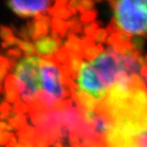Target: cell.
<instances>
[{
	"label": "cell",
	"mask_w": 147,
	"mask_h": 147,
	"mask_svg": "<svg viewBox=\"0 0 147 147\" xmlns=\"http://www.w3.org/2000/svg\"><path fill=\"white\" fill-rule=\"evenodd\" d=\"M7 7L19 17L29 18L36 17L49 10L54 5L55 2L52 1H20L12 0L5 3Z\"/></svg>",
	"instance_id": "277c9868"
},
{
	"label": "cell",
	"mask_w": 147,
	"mask_h": 147,
	"mask_svg": "<svg viewBox=\"0 0 147 147\" xmlns=\"http://www.w3.org/2000/svg\"><path fill=\"white\" fill-rule=\"evenodd\" d=\"M143 82H144V88H145V90H146V93H147V76L144 77V79H142Z\"/></svg>",
	"instance_id": "d6986e66"
},
{
	"label": "cell",
	"mask_w": 147,
	"mask_h": 147,
	"mask_svg": "<svg viewBox=\"0 0 147 147\" xmlns=\"http://www.w3.org/2000/svg\"><path fill=\"white\" fill-rule=\"evenodd\" d=\"M9 72V69L6 67L0 66V93L3 91L4 82L5 81V77Z\"/></svg>",
	"instance_id": "5bb4252c"
},
{
	"label": "cell",
	"mask_w": 147,
	"mask_h": 147,
	"mask_svg": "<svg viewBox=\"0 0 147 147\" xmlns=\"http://www.w3.org/2000/svg\"><path fill=\"white\" fill-rule=\"evenodd\" d=\"M4 90V98L6 103L16 104L20 101V93L16 86L15 77L13 75H9L7 78H5Z\"/></svg>",
	"instance_id": "ba28073f"
},
{
	"label": "cell",
	"mask_w": 147,
	"mask_h": 147,
	"mask_svg": "<svg viewBox=\"0 0 147 147\" xmlns=\"http://www.w3.org/2000/svg\"><path fill=\"white\" fill-rule=\"evenodd\" d=\"M113 20L110 24L126 36H142L147 33V0L111 1Z\"/></svg>",
	"instance_id": "6da1fadb"
},
{
	"label": "cell",
	"mask_w": 147,
	"mask_h": 147,
	"mask_svg": "<svg viewBox=\"0 0 147 147\" xmlns=\"http://www.w3.org/2000/svg\"><path fill=\"white\" fill-rule=\"evenodd\" d=\"M40 70L42 88L45 93L61 105L73 101L71 79L53 59L42 58Z\"/></svg>",
	"instance_id": "7a4b0ae2"
},
{
	"label": "cell",
	"mask_w": 147,
	"mask_h": 147,
	"mask_svg": "<svg viewBox=\"0 0 147 147\" xmlns=\"http://www.w3.org/2000/svg\"><path fill=\"white\" fill-rule=\"evenodd\" d=\"M96 16H97V12L95 10H91V11L82 13L81 20L82 22H85V23H90L94 22V20L96 19Z\"/></svg>",
	"instance_id": "7c38bea8"
},
{
	"label": "cell",
	"mask_w": 147,
	"mask_h": 147,
	"mask_svg": "<svg viewBox=\"0 0 147 147\" xmlns=\"http://www.w3.org/2000/svg\"><path fill=\"white\" fill-rule=\"evenodd\" d=\"M15 147H35L33 144H22V143H18Z\"/></svg>",
	"instance_id": "ac0fdd59"
},
{
	"label": "cell",
	"mask_w": 147,
	"mask_h": 147,
	"mask_svg": "<svg viewBox=\"0 0 147 147\" xmlns=\"http://www.w3.org/2000/svg\"><path fill=\"white\" fill-rule=\"evenodd\" d=\"M16 48H18L20 51L22 52V54L25 57H30L33 56L36 53L35 47L32 43H30L29 41H23L22 39L18 38L16 42Z\"/></svg>",
	"instance_id": "9c48e42d"
},
{
	"label": "cell",
	"mask_w": 147,
	"mask_h": 147,
	"mask_svg": "<svg viewBox=\"0 0 147 147\" xmlns=\"http://www.w3.org/2000/svg\"><path fill=\"white\" fill-rule=\"evenodd\" d=\"M60 37L51 32V36L41 37L35 42V51L43 58H52L61 47Z\"/></svg>",
	"instance_id": "5b68a950"
},
{
	"label": "cell",
	"mask_w": 147,
	"mask_h": 147,
	"mask_svg": "<svg viewBox=\"0 0 147 147\" xmlns=\"http://www.w3.org/2000/svg\"><path fill=\"white\" fill-rule=\"evenodd\" d=\"M144 63H145V66H147V54L145 55V57H144Z\"/></svg>",
	"instance_id": "ffe728a7"
},
{
	"label": "cell",
	"mask_w": 147,
	"mask_h": 147,
	"mask_svg": "<svg viewBox=\"0 0 147 147\" xmlns=\"http://www.w3.org/2000/svg\"><path fill=\"white\" fill-rule=\"evenodd\" d=\"M108 36V33L107 29L104 28H98L93 35L90 37L96 45H102L105 41L107 40V37Z\"/></svg>",
	"instance_id": "30bf717a"
},
{
	"label": "cell",
	"mask_w": 147,
	"mask_h": 147,
	"mask_svg": "<svg viewBox=\"0 0 147 147\" xmlns=\"http://www.w3.org/2000/svg\"><path fill=\"white\" fill-rule=\"evenodd\" d=\"M51 20L46 14H40L33 18L26 25L30 40H37L38 38L45 36L50 30Z\"/></svg>",
	"instance_id": "8992f818"
},
{
	"label": "cell",
	"mask_w": 147,
	"mask_h": 147,
	"mask_svg": "<svg viewBox=\"0 0 147 147\" xmlns=\"http://www.w3.org/2000/svg\"><path fill=\"white\" fill-rule=\"evenodd\" d=\"M13 129L5 121H0V131H8L10 132Z\"/></svg>",
	"instance_id": "2e32d148"
},
{
	"label": "cell",
	"mask_w": 147,
	"mask_h": 147,
	"mask_svg": "<svg viewBox=\"0 0 147 147\" xmlns=\"http://www.w3.org/2000/svg\"><path fill=\"white\" fill-rule=\"evenodd\" d=\"M12 111H13V108L11 106H10V104H8L6 102L0 103V113L10 115V113H12Z\"/></svg>",
	"instance_id": "9a60e30c"
},
{
	"label": "cell",
	"mask_w": 147,
	"mask_h": 147,
	"mask_svg": "<svg viewBox=\"0 0 147 147\" xmlns=\"http://www.w3.org/2000/svg\"><path fill=\"white\" fill-rule=\"evenodd\" d=\"M14 134L8 131H0V145H6L14 138Z\"/></svg>",
	"instance_id": "4fadbf2b"
},
{
	"label": "cell",
	"mask_w": 147,
	"mask_h": 147,
	"mask_svg": "<svg viewBox=\"0 0 147 147\" xmlns=\"http://www.w3.org/2000/svg\"><path fill=\"white\" fill-rule=\"evenodd\" d=\"M113 147H147V128L132 133L121 132Z\"/></svg>",
	"instance_id": "52a82bcc"
},
{
	"label": "cell",
	"mask_w": 147,
	"mask_h": 147,
	"mask_svg": "<svg viewBox=\"0 0 147 147\" xmlns=\"http://www.w3.org/2000/svg\"><path fill=\"white\" fill-rule=\"evenodd\" d=\"M17 144H18L17 139H16V138L14 136V138H13V139H11V141H10V142L5 145V147H15V146L17 145Z\"/></svg>",
	"instance_id": "e0dca14e"
},
{
	"label": "cell",
	"mask_w": 147,
	"mask_h": 147,
	"mask_svg": "<svg viewBox=\"0 0 147 147\" xmlns=\"http://www.w3.org/2000/svg\"><path fill=\"white\" fill-rule=\"evenodd\" d=\"M42 58L37 55L24 57L17 61L13 68L14 76L22 81L26 88L36 96L42 90L39 67Z\"/></svg>",
	"instance_id": "3957f363"
},
{
	"label": "cell",
	"mask_w": 147,
	"mask_h": 147,
	"mask_svg": "<svg viewBox=\"0 0 147 147\" xmlns=\"http://www.w3.org/2000/svg\"><path fill=\"white\" fill-rule=\"evenodd\" d=\"M130 45L132 49L136 51L142 52L144 45V39L141 37H135L130 39Z\"/></svg>",
	"instance_id": "8fae6325"
}]
</instances>
